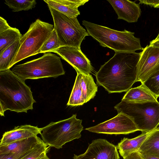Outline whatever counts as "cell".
I'll use <instances>...</instances> for the list:
<instances>
[{"mask_svg": "<svg viewBox=\"0 0 159 159\" xmlns=\"http://www.w3.org/2000/svg\"><path fill=\"white\" fill-rule=\"evenodd\" d=\"M141 55L136 52H116L95 74L97 83L109 93L128 91L136 82Z\"/></svg>", "mask_w": 159, "mask_h": 159, "instance_id": "obj_1", "label": "cell"}, {"mask_svg": "<svg viewBox=\"0 0 159 159\" xmlns=\"http://www.w3.org/2000/svg\"><path fill=\"white\" fill-rule=\"evenodd\" d=\"M25 80L10 69L0 71V114L7 110L27 113L36 102L30 88Z\"/></svg>", "mask_w": 159, "mask_h": 159, "instance_id": "obj_2", "label": "cell"}, {"mask_svg": "<svg viewBox=\"0 0 159 159\" xmlns=\"http://www.w3.org/2000/svg\"><path fill=\"white\" fill-rule=\"evenodd\" d=\"M82 24L90 35L100 45L109 48L116 52H135L142 50L139 38L134 33L125 30L119 31L85 20Z\"/></svg>", "mask_w": 159, "mask_h": 159, "instance_id": "obj_3", "label": "cell"}, {"mask_svg": "<svg viewBox=\"0 0 159 159\" xmlns=\"http://www.w3.org/2000/svg\"><path fill=\"white\" fill-rule=\"evenodd\" d=\"M134 121L139 131L149 133L159 125V102H133L122 100L114 107Z\"/></svg>", "mask_w": 159, "mask_h": 159, "instance_id": "obj_4", "label": "cell"}, {"mask_svg": "<svg viewBox=\"0 0 159 159\" xmlns=\"http://www.w3.org/2000/svg\"><path fill=\"white\" fill-rule=\"evenodd\" d=\"M11 71L25 80L56 78L65 73L60 57L51 52L44 53L39 58L16 65Z\"/></svg>", "mask_w": 159, "mask_h": 159, "instance_id": "obj_5", "label": "cell"}, {"mask_svg": "<svg viewBox=\"0 0 159 159\" xmlns=\"http://www.w3.org/2000/svg\"><path fill=\"white\" fill-rule=\"evenodd\" d=\"M76 116V114H74L69 118L51 122L41 128L43 141L49 147L59 149L66 143L80 138L83 126L82 120Z\"/></svg>", "mask_w": 159, "mask_h": 159, "instance_id": "obj_6", "label": "cell"}, {"mask_svg": "<svg viewBox=\"0 0 159 159\" xmlns=\"http://www.w3.org/2000/svg\"><path fill=\"white\" fill-rule=\"evenodd\" d=\"M53 28V25L39 19L32 23L20 39L19 49L10 64L9 69L20 61L38 54Z\"/></svg>", "mask_w": 159, "mask_h": 159, "instance_id": "obj_7", "label": "cell"}, {"mask_svg": "<svg viewBox=\"0 0 159 159\" xmlns=\"http://www.w3.org/2000/svg\"><path fill=\"white\" fill-rule=\"evenodd\" d=\"M53 19L55 30L61 46L80 48L82 41L89 35L79 23L77 17H71L48 7Z\"/></svg>", "mask_w": 159, "mask_h": 159, "instance_id": "obj_8", "label": "cell"}, {"mask_svg": "<svg viewBox=\"0 0 159 159\" xmlns=\"http://www.w3.org/2000/svg\"><path fill=\"white\" fill-rule=\"evenodd\" d=\"M76 71L77 75L67 104L68 106L82 105L94 98L98 91V86L91 75Z\"/></svg>", "mask_w": 159, "mask_h": 159, "instance_id": "obj_9", "label": "cell"}, {"mask_svg": "<svg viewBox=\"0 0 159 159\" xmlns=\"http://www.w3.org/2000/svg\"><path fill=\"white\" fill-rule=\"evenodd\" d=\"M90 132L107 134H127L139 131L133 120L122 113L95 126L87 128Z\"/></svg>", "mask_w": 159, "mask_h": 159, "instance_id": "obj_10", "label": "cell"}, {"mask_svg": "<svg viewBox=\"0 0 159 159\" xmlns=\"http://www.w3.org/2000/svg\"><path fill=\"white\" fill-rule=\"evenodd\" d=\"M159 72V48L149 45L141 52L137 66L136 82L144 83Z\"/></svg>", "mask_w": 159, "mask_h": 159, "instance_id": "obj_11", "label": "cell"}, {"mask_svg": "<svg viewBox=\"0 0 159 159\" xmlns=\"http://www.w3.org/2000/svg\"><path fill=\"white\" fill-rule=\"evenodd\" d=\"M50 52L57 53L70 65L76 71L88 75L93 70L90 61L82 52L80 48L62 46Z\"/></svg>", "mask_w": 159, "mask_h": 159, "instance_id": "obj_12", "label": "cell"}, {"mask_svg": "<svg viewBox=\"0 0 159 159\" xmlns=\"http://www.w3.org/2000/svg\"><path fill=\"white\" fill-rule=\"evenodd\" d=\"M117 146L107 140L99 139L93 140L85 152L73 159H120Z\"/></svg>", "mask_w": 159, "mask_h": 159, "instance_id": "obj_13", "label": "cell"}, {"mask_svg": "<svg viewBox=\"0 0 159 159\" xmlns=\"http://www.w3.org/2000/svg\"><path fill=\"white\" fill-rule=\"evenodd\" d=\"M118 16V19L136 22L141 15L139 4L128 0H107Z\"/></svg>", "mask_w": 159, "mask_h": 159, "instance_id": "obj_14", "label": "cell"}, {"mask_svg": "<svg viewBox=\"0 0 159 159\" xmlns=\"http://www.w3.org/2000/svg\"><path fill=\"white\" fill-rule=\"evenodd\" d=\"M41 133V128L25 125L15 127L12 129L5 132L0 140V146L29 138L37 136Z\"/></svg>", "mask_w": 159, "mask_h": 159, "instance_id": "obj_15", "label": "cell"}, {"mask_svg": "<svg viewBox=\"0 0 159 159\" xmlns=\"http://www.w3.org/2000/svg\"><path fill=\"white\" fill-rule=\"evenodd\" d=\"M48 7L71 17H77L80 13L78 7L89 0H44Z\"/></svg>", "mask_w": 159, "mask_h": 159, "instance_id": "obj_16", "label": "cell"}, {"mask_svg": "<svg viewBox=\"0 0 159 159\" xmlns=\"http://www.w3.org/2000/svg\"><path fill=\"white\" fill-rule=\"evenodd\" d=\"M42 140L37 136L16 141L0 146V154L27 152L33 148Z\"/></svg>", "mask_w": 159, "mask_h": 159, "instance_id": "obj_17", "label": "cell"}, {"mask_svg": "<svg viewBox=\"0 0 159 159\" xmlns=\"http://www.w3.org/2000/svg\"><path fill=\"white\" fill-rule=\"evenodd\" d=\"M157 98L143 84H141L139 86L130 89L122 100L133 102L157 101Z\"/></svg>", "mask_w": 159, "mask_h": 159, "instance_id": "obj_18", "label": "cell"}, {"mask_svg": "<svg viewBox=\"0 0 159 159\" xmlns=\"http://www.w3.org/2000/svg\"><path fill=\"white\" fill-rule=\"evenodd\" d=\"M150 133L142 132L132 139L124 138L116 146L121 156L123 158L132 152L138 151Z\"/></svg>", "mask_w": 159, "mask_h": 159, "instance_id": "obj_19", "label": "cell"}, {"mask_svg": "<svg viewBox=\"0 0 159 159\" xmlns=\"http://www.w3.org/2000/svg\"><path fill=\"white\" fill-rule=\"evenodd\" d=\"M138 151L142 154L159 158V127L150 133Z\"/></svg>", "mask_w": 159, "mask_h": 159, "instance_id": "obj_20", "label": "cell"}, {"mask_svg": "<svg viewBox=\"0 0 159 159\" xmlns=\"http://www.w3.org/2000/svg\"><path fill=\"white\" fill-rule=\"evenodd\" d=\"M22 36L18 29L11 27L0 33V55L7 48L20 40Z\"/></svg>", "mask_w": 159, "mask_h": 159, "instance_id": "obj_21", "label": "cell"}, {"mask_svg": "<svg viewBox=\"0 0 159 159\" xmlns=\"http://www.w3.org/2000/svg\"><path fill=\"white\" fill-rule=\"evenodd\" d=\"M19 46V40L7 48L0 55V71L10 69V64L15 56Z\"/></svg>", "mask_w": 159, "mask_h": 159, "instance_id": "obj_22", "label": "cell"}, {"mask_svg": "<svg viewBox=\"0 0 159 159\" xmlns=\"http://www.w3.org/2000/svg\"><path fill=\"white\" fill-rule=\"evenodd\" d=\"M4 3L13 12L28 11L35 7L37 3L36 0H5Z\"/></svg>", "mask_w": 159, "mask_h": 159, "instance_id": "obj_23", "label": "cell"}, {"mask_svg": "<svg viewBox=\"0 0 159 159\" xmlns=\"http://www.w3.org/2000/svg\"><path fill=\"white\" fill-rule=\"evenodd\" d=\"M42 140L20 159H41L45 156L49 147Z\"/></svg>", "mask_w": 159, "mask_h": 159, "instance_id": "obj_24", "label": "cell"}, {"mask_svg": "<svg viewBox=\"0 0 159 159\" xmlns=\"http://www.w3.org/2000/svg\"><path fill=\"white\" fill-rule=\"evenodd\" d=\"M60 47L56 32L53 28L50 35L43 45L39 53L50 52Z\"/></svg>", "mask_w": 159, "mask_h": 159, "instance_id": "obj_25", "label": "cell"}, {"mask_svg": "<svg viewBox=\"0 0 159 159\" xmlns=\"http://www.w3.org/2000/svg\"><path fill=\"white\" fill-rule=\"evenodd\" d=\"M142 84L157 98L159 97V72L150 77Z\"/></svg>", "mask_w": 159, "mask_h": 159, "instance_id": "obj_26", "label": "cell"}, {"mask_svg": "<svg viewBox=\"0 0 159 159\" xmlns=\"http://www.w3.org/2000/svg\"><path fill=\"white\" fill-rule=\"evenodd\" d=\"M29 151L26 152L1 154H0V159H20L25 156Z\"/></svg>", "mask_w": 159, "mask_h": 159, "instance_id": "obj_27", "label": "cell"}, {"mask_svg": "<svg viewBox=\"0 0 159 159\" xmlns=\"http://www.w3.org/2000/svg\"><path fill=\"white\" fill-rule=\"evenodd\" d=\"M139 4H143L155 8H159V0H139Z\"/></svg>", "mask_w": 159, "mask_h": 159, "instance_id": "obj_28", "label": "cell"}, {"mask_svg": "<svg viewBox=\"0 0 159 159\" xmlns=\"http://www.w3.org/2000/svg\"><path fill=\"white\" fill-rule=\"evenodd\" d=\"M123 158V159H144L138 151L132 152Z\"/></svg>", "mask_w": 159, "mask_h": 159, "instance_id": "obj_29", "label": "cell"}, {"mask_svg": "<svg viewBox=\"0 0 159 159\" xmlns=\"http://www.w3.org/2000/svg\"><path fill=\"white\" fill-rule=\"evenodd\" d=\"M6 20L1 16L0 17V33L10 28Z\"/></svg>", "mask_w": 159, "mask_h": 159, "instance_id": "obj_30", "label": "cell"}, {"mask_svg": "<svg viewBox=\"0 0 159 159\" xmlns=\"http://www.w3.org/2000/svg\"><path fill=\"white\" fill-rule=\"evenodd\" d=\"M150 46L159 48V40L154 41L153 40L150 42Z\"/></svg>", "mask_w": 159, "mask_h": 159, "instance_id": "obj_31", "label": "cell"}, {"mask_svg": "<svg viewBox=\"0 0 159 159\" xmlns=\"http://www.w3.org/2000/svg\"><path fill=\"white\" fill-rule=\"evenodd\" d=\"M141 155L144 159H159V158L148 156L142 154Z\"/></svg>", "mask_w": 159, "mask_h": 159, "instance_id": "obj_32", "label": "cell"}, {"mask_svg": "<svg viewBox=\"0 0 159 159\" xmlns=\"http://www.w3.org/2000/svg\"><path fill=\"white\" fill-rule=\"evenodd\" d=\"M41 159H50L47 155H46L45 156L42 158Z\"/></svg>", "mask_w": 159, "mask_h": 159, "instance_id": "obj_33", "label": "cell"}, {"mask_svg": "<svg viewBox=\"0 0 159 159\" xmlns=\"http://www.w3.org/2000/svg\"><path fill=\"white\" fill-rule=\"evenodd\" d=\"M153 40L154 41H157L159 40V33L157 37Z\"/></svg>", "mask_w": 159, "mask_h": 159, "instance_id": "obj_34", "label": "cell"}]
</instances>
